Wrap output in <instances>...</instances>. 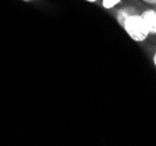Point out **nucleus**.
<instances>
[{"label":"nucleus","instance_id":"1","mask_svg":"<svg viewBox=\"0 0 156 146\" xmlns=\"http://www.w3.org/2000/svg\"><path fill=\"white\" fill-rule=\"evenodd\" d=\"M117 20L135 42H143L149 38L148 28L140 12H136L130 7H125L117 12Z\"/></svg>","mask_w":156,"mask_h":146},{"label":"nucleus","instance_id":"2","mask_svg":"<svg viewBox=\"0 0 156 146\" xmlns=\"http://www.w3.org/2000/svg\"><path fill=\"white\" fill-rule=\"evenodd\" d=\"M140 14L148 28L149 35H156V9L146 8L141 11Z\"/></svg>","mask_w":156,"mask_h":146},{"label":"nucleus","instance_id":"3","mask_svg":"<svg viewBox=\"0 0 156 146\" xmlns=\"http://www.w3.org/2000/svg\"><path fill=\"white\" fill-rule=\"evenodd\" d=\"M121 2H122V0H101V6L105 9H113Z\"/></svg>","mask_w":156,"mask_h":146},{"label":"nucleus","instance_id":"4","mask_svg":"<svg viewBox=\"0 0 156 146\" xmlns=\"http://www.w3.org/2000/svg\"><path fill=\"white\" fill-rule=\"evenodd\" d=\"M142 1L150 6H156V0H142Z\"/></svg>","mask_w":156,"mask_h":146},{"label":"nucleus","instance_id":"5","mask_svg":"<svg viewBox=\"0 0 156 146\" xmlns=\"http://www.w3.org/2000/svg\"><path fill=\"white\" fill-rule=\"evenodd\" d=\"M151 60H153V63H154V66H155V68H156V50L154 52L153 56H151Z\"/></svg>","mask_w":156,"mask_h":146},{"label":"nucleus","instance_id":"6","mask_svg":"<svg viewBox=\"0 0 156 146\" xmlns=\"http://www.w3.org/2000/svg\"><path fill=\"white\" fill-rule=\"evenodd\" d=\"M86 1H88V2H92V4H96V2H99L100 0H86Z\"/></svg>","mask_w":156,"mask_h":146},{"label":"nucleus","instance_id":"7","mask_svg":"<svg viewBox=\"0 0 156 146\" xmlns=\"http://www.w3.org/2000/svg\"><path fill=\"white\" fill-rule=\"evenodd\" d=\"M23 1H26V2H30V1H34V0H23Z\"/></svg>","mask_w":156,"mask_h":146}]
</instances>
